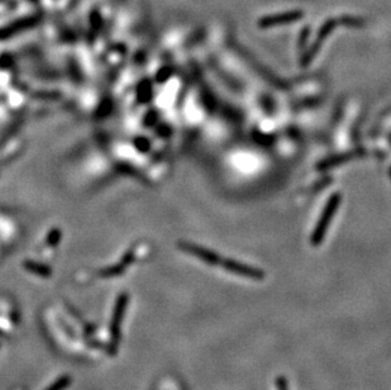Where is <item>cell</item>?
I'll return each instance as SVG.
<instances>
[{
	"label": "cell",
	"instance_id": "obj_1",
	"mask_svg": "<svg viewBox=\"0 0 391 390\" xmlns=\"http://www.w3.org/2000/svg\"><path fill=\"white\" fill-rule=\"evenodd\" d=\"M341 194L336 193L328 199L327 204H325L324 210H323L322 215H320L319 220L317 223V227H315L314 232H313L312 238H310V242L313 246H318L325 237V233H327L328 227H329L330 220L335 217L337 209H338L339 204H341Z\"/></svg>",
	"mask_w": 391,
	"mask_h": 390
},
{
	"label": "cell",
	"instance_id": "obj_8",
	"mask_svg": "<svg viewBox=\"0 0 391 390\" xmlns=\"http://www.w3.org/2000/svg\"><path fill=\"white\" fill-rule=\"evenodd\" d=\"M354 156H356V155H354V153H348V155H346V156H339V157L330 158V160H328L327 162H324V163H327V165H323V168H329V166L338 165V163L343 162V161L349 160V158H353Z\"/></svg>",
	"mask_w": 391,
	"mask_h": 390
},
{
	"label": "cell",
	"instance_id": "obj_4",
	"mask_svg": "<svg viewBox=\"0 0 391 390\" xmlns=\"http://www.w3.org/2000/svg\"><path fill=\"white\" fill-rule=\"evenodd\" d=\"M127 303H128V296H127L126 294H122L118 298V300H116L115 307H114L112 323H110V332H112L114 341H116V340L119 339V336H121V326L124 318V312H126Z\"/></svg>",
	"mask_w": 391,
	"mask_h": 390
},
{
	"label": "cell",
	"instance_id": "obj_9",
	"mask_svg": "<svg viewBox=\"0 0 391 390\" xmlns=\"http://www.w3.org/2000/svg\"><path fill=\"white\" fill-rule=\"evenodd\" d=\"M276 388L278 390H289V384H287V380L284 376H279L276 379Z\"/></svg>",
	"mask_w": 391,
	"mask_h": 390
},
{
	"label": "cell",
	"instance_id": "obj_7",
	"mask_svg": "<svg viewBox=\"0 0 391 390\" xmlns=\"http://www.w3.org/2000/svg\"><path fill=\"white\" fill-rule=\"evenodd\" d=\"M70 383H71V379H70V376H62V378H59L58 380H56L55 383H53L52 385L50 386V388L46 389V390H65L67 388V386L70 385Z\"/></svg>",
	"mask_w": 391,
	"mask_h": 390
},
{
	"label": "cell",
	"instance_id": "obj_3",
	"mask_svg": "<svg viewBox=\"0 0 391 390\" xmlns=\"http://www.w3.org/2000/svg\"><path fill=\"white\" fill-rule=\"evenodd\" d=\"M181 249H184L188 254L193 255V256L198 257L201 261L206 262L209 265H221L222 259L218 254L210 251L208 248H204V247L196 246L194 243H180Z\"/></svg>",
	"mask_w": 391,
	"mask_h": 390
},
{
	"label": "cell",
	"instance_id": "obj_2",
	"mask_svg": "<svg viewBox=\"0 0 391 390\" xmlns=\"http://www.w3.org/2000/svg\"><path fill=\"white\" fill-rule=\"evenodd\" d=\"M221 266L227 270V271L237 274L239 275V276L247 277V279L262 280L263 277H265V272H263L262 270L248 266V265L242 264V262L235 261V260H222Z\"/></svg>",
	"mask_w": 391,
	"mask_h": 390
},
{
	"label": "cell",
	"instance_id": "obj_6",
	"mask_svg": "<svg viewBox=\"0 0 391 390\" xmlns=\"http://www.w3.org/2000/svg\"><path fill=\"white\" fill-rule=\"evenodd\" d=\"M333 27H335V22H333V20L332 22L329 20V22H328L327 24L323 27V30L320 31L319 36H318V40H317V42H315V45H313V47L307 52V54H305L304 59H303V66H307L309 62H312V60L314 59L315 54H317V52H318V49H319L320 43H322L323 41H324V38L327 37L328 35H329V32L332 31Z\"/></svg>",
	"mask_w": 391,
	"mask_h": 390
},
{
	"label": "cell",
	"instance_id": "obj_5",
	"mask_svg": "<svg viewBox=\"0 0 391 390\" xmlns=\"http://www.w3.org/2000/svg\"><path fill=\"white\" fill-rule=\"evenodd\" d=\"M302 13H285V14H279V15H273V17H266L263 19L260 20L261 27H274V25H280V24H286V23H291L297 20L299 18H302Z\"/></svg>",
	"mask_w": 391,
	"mask_h": 390
}]
</instances>
